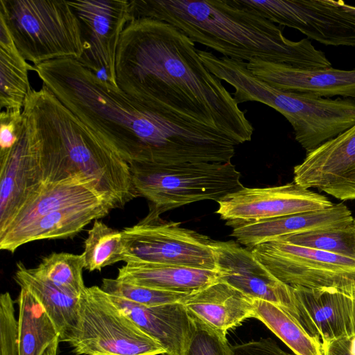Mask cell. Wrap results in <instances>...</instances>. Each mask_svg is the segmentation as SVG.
I'll list each match as a JSON object with an SVG mask.
<instances>
[{
  "mask_svg": "<svg viewBox=\"0 0 355 355\" xmlns=\"http://www.w3.org/2000/svg\"><path fill=\"white\" fill-rule=\"evenodd\" d=\"M351 211L343 203L315 211L234 225L231 236L250 248L277 239L315 230L336 228L353 223Z\"/></svg>",
  "mask_w": 355,
  "mask_h": 355,
  "instance_id": "cell-21",
  "label": "cell"
},
{
  "mask_svg": "<svg viewBox=\"0 0 355 355\" xmlns=\"http://www.w3.org/2000/svg\"><path fill=\"white\" fill-rule=\"evenodd\" d=\"M108 295L122 312L163 347L164 355H184L196 324L182 302L145 306Z\"/></svg>",
  "mask_w": 355,
  "mask_h": 355,
  "instance_id": "cell-19",
  "label": "cell"
},
{
  "mask_svg": "<svg viewBox=\"0 0 355 355\" xmlns=\"http://www.w3.org/2000/svg\"><path fill=\"white\" fill-rule=\"evenodd\" d=\"M279 280L291 286L334 287L354 293L355 259L275 240L250 250Z\"/></svg>",
  "mask_w": 355,
  "mask_h": 355,
  "instance_id": "cell-10",
  "label": "cell"
},
{
  "mask_svg": "<svg viewBox=\"0 0 355 355\" xmlns=\"http://www.w3.org/2000/svg\"><path fill=\"white\" fill-rule=\"evenodd\" d=\"M201 60L212 74L234 88L232 96L238 104L256 101L282 114L306 154L355 124L354 100L277 89L255 76L246 62L218 57L209 51L202 53Z\"/></svg>",
  "mask_w": 355,
  "mask_h": 355,
  "instance_id": "cell-4",
  "label": "cell"
},
{
  "mask_svg": "<svg viewBox=\"0 0 355 355\" xmlns=\"http://www.w3.org/2000/svg\"><path fill=\"white\" fill-rule=\"evenodd\" d=\"M124 247L121 232L95 220L85 241L83 256L85 269L92 272L123 261Z\"/></svg>",
  "mask_w": 355,
  "mask_h": 355,
  "instance_id": "cell-30",
  "label": "cell"
},
{
  "mask_svg": "<svg viewBox=\"0 0 355 355\" xmlns=\"http://www.w3.org/2000/svg\"><path fill=\"white\" fill-rule=\"evenodd\" d=\"M0 355H19L17 320L8 292L0 296Z\"/></svg>",
  "mask_w": 355,
  "mask_h": 355,
  "instance_id": "cell-34",
  "label": "cell"
},
{
  "mask_svg": "<svg viewBox=\"0 0 355 355\" xmlns=\"http://www.w3.org/2000/svg\"><path fill=\"white\" fill-rule=\"evenodd\" d=\"M17 320L19 355H44L60 334L42 304L25 287H20Z\"/></svg>",
  "mask_w": 355,
  "mask_h": 355,
  "instance_id": "cell-27",
  "label": "cell"
},
{
  "mask_svg": "<svg viewBox=\"0 0 355 355\" xmlns=\"http://www.w3.org/2000/svg\"><path fill=\"white\" fill-rule=\"evenodd\" d=\"M117 279L150 288L191 294L220 280L216 270L129 261L119 268Z\"/></svg>",
  "mask_w": 355,
  "mask_h": 355,
  "instance_id": "cell-24",
  "label": "cell"
},
{
  "mask_svg": "<svg viewBox=\"0 0 355 355\" xmlns=\"http://www.w3.org/2000/svg\"><path fill=\"white\" fill-rule=\"evenodd\" d=\"M247 67L255 76L279 89L322 98L340 96L355 98V69H302L260 59L247 62Z\"/></svg>",
  "mask_w": 355,
  "mask_h": 355,
  "instance_id": "cell-18",
  "label": "cell"
},
{
  "mask_svg": "<svg viewBox=\"0 0 355 355\" xmlns=\"http://www.w3.org/2000/svg\"><path fill=\"white\" fill-rule=\"evenodd\" d=\"M195 324L193 335L184 355H234L225 334L197 322Z\"/></svg>",
  "mask_w": 355,
  "mask_h": 355,
  "instance_id": "cell-33",
  "label": "cell"
},
{
  "mask_svg": "<svg viewBox=\"0 0 355 355\" xmlns=\"http://www.w3.org/2000/svg\"><path fill=\"white\" fill-rule=\"evenodd\" d=\"M117 200L105 192L99 184L83 173L70 175L49 183L40 193L26 204L12 219L0 237L15 232L35 220L67 207Z\"/></svg>",
  "mask_w": 355,
  "mask_h": 355,
  "instance_id": "cell-20",
  "label": "cell"
},
{
  "mask_svg": "<svg viewBox=\"0 0 355 355\" xmlns=\"http://www.w3.org/2000/svg\"><path fill=\"white\" fill-rule=\"evenodd\" d=\"M78 355H158L163 347L143 331L101 287H86L79 297L78 318L67 336Z\"/></svg>",
  "mask_w": 355,
  "mask_h": 355,
  "instance_id": "cell-8",
  "label": "cell"
},
{
  "mask_svg": "<svg viewBox=\"0 0 355 355\" xmlns=\"http://www.w3.org/2000/svg\"><path fill=\"white\" fill-rule=\"evenodd\" d=\"M60 339H56L47 349L44 355H58V344Z\"/></svg>",
  "mask_w": 355,
  "mask_h": 355,
  "instance_id": "cell-38",
  "label": "cell"
},
{
  "mask_svg": "<svg viewBox=\"0 0 355 355\" xmlns=\"http://www.w3.org/2000/svg\"><path fill=\"white\" fill-rule=\"evenodd\" d=\"M134 188L162 214L192 202H218L242 189L241 173L227 163L129 164Z\"/></svg>",
  "mask_w": 355,
  "mask_h": 355,
  "instance_id": "cell-7",
  "label": "cell"
},
{
  "mask_svg": "<svg viewBox=\"0 0 355 355\" xmlns=\"http://www.w3.org/2000/svg\"><path fill=\"white\" fill-rule=\"evenodd\" d=\"M339 4L345 9L348 12H350L353 14H355V6H350V5H348L347 3H345L344 1H338Z\"/></svg>",
  "mask_w": 355,
  "mask_h": 355,
  "instance_id": "cell-39",
  "label": "cell"
},
{
  "mask_svg": "<svg viewBox=\"0 0 355 355\" xmlns=\"http://www.w3.org/2000/svg\"><path fill=\"white\" fill-rule=\"evenodd\" d=\"M294 182L333 197L355 199V124L306 154L294 167Z\"/></svg>",
  "mask_w": 355,
  "mask_h": 355,
  "instance_id": "cell-16",
  "label": "cell"
},
{
  "mask_svg": "<svg viewBox=\"0 0 355 355\" xmlns=\"http://www.w3.org/2000/svg\"><path fill=\"white\" fill-rule=\"evenodd\" d=\"M218 203L216 212L229 226L323 209L334 205L324 196L294 181L266 188L243 187Z\"/></svg>",
  "mask_w": 355,
  "mask_h": 355,
  "instance_id": "cell-14",
  "label": "cell"
},
{
  "mask_svg": "<svg viewBox=\"0 0 355 355\" xmlns=\"http://www.w3.org/2000/svg\"><path fill=\"white\" fill-rule=\"evenodd\" d=\"M195 43L172 25L141 18L125 27L117 48L118 87L149 107L164 106L227 134L252 139V124L222 80L205 67Z\"/></svg>",
  "mask_w": 355,
  "mask_h": 355,
  "instance_id": "cell-1",
  "label": "cell"
},
{
  "mask_svg": "<svg viewBox=\"0 0 355 355\" xmlns=\"http://www.w3.org/2000/svg\"><path fill=\"white\" fill-rule=\"evenodd\" d=\"M274 24L327 46L355 47V14L334 0H241Z\"/></svg>",
  "mask_w": 355,
  "mask_h": 355,
  "instance_id": "cell-11",
  "label": "cell"
},
{
  "mask_svg": "<svg viewBox=\"0 0 355 355\" xmlns=\"http://www.w3.org/2000/svg\"><path fill=\"white\" fill-rule=\"evenodd\" d=\"M220 280L254 300L277 304L301 324L292 286L275 277L253 254L233 241L212 243Z\"/></svg>",
  "mask_w": 355,
  "mask_h": 355,
  "instance_id": "cell-15",
  "label": "cell"
},
{
  "mask_svg": "<svg viewBox=\"0 0 355 355\" xmlns=\"http://www.w3.org/2000/svg\"><path fill=\"white\" fill-rule=\"evenodd\" d=\"M234 355H295L283 350L270 338L232 346Z\"/></svg>",
  "mask_w": 355,
  "mask_h": 355,
  "instance_id": "cell-36",
  "label": "cell"
},
{
  "mask_svg": "<svg viewBox=\"0 0 355 355\" xmlns=\"http://www.w3.org/2000/svg\"><path fill=\"white\" fill-rule=\"evenodd\" d=\"M130 21L148 18L169 24L194 43L223 56L253 59L302 69L331 67L308 39L292 41L277 24L241 0H129Z\"/></svg>",
  "mask_w": 355,
  "mask_h": 355,
  "instance_id": "cell-3",
  "label": "cell"
},
{
  "mask_svg": "<svg viewBox=\"0 0 355 355\" xmlns=\"http://www.w3.org/2000/svg\"><path fill=\"white\" fill-rule=\"evenodd\" d=\"M354 298H355V289H354Z\"/></svg>",
  "mask_w": 355,
  "mask_h": 355,
  "instance_id": "cell-41",
  "label": "cell"
},
{
  "mask_svg": "<svg viewBox=\"0 0 355 355\" xmlns=\"http://www.w3.org/2000/svg\"><path fill=\"white\" fill-rule=\"evenodd\" d=\"M83 268L85 260L82 254L53 252L44 257L33 270L67 293L79 297L86 288Z\"/></svg>",
  "mask_w": 355,
  "mask_h": 355,
  "instance_id": "cell-29",
  "label": "cell"
},
{
  "mask_svg": "<svg viewBox=\"0 0 355 355\" xmlns=\"http://www.w3.org/2000/svg\"><path fill=\"white\" fill-rule=\"evenodd\" d=\"M0 17L19 53L34 66L82 56L80 24L67 1L0 0Z\"/></svg>",
  "mask_w": 355,
  "mask_h": 355,
  "instance_id": "cell-6",
  "label": "cell"
},
{
  "mask_svg": "<svg viewBox=\"0 0 355 355\" xmlns=\"http://www.w3.org/2000/svg\"><path fill=\"white\" fill-rule=\"evenodd\" d=\"M182 303L193 322L225 334L253 318L254 309V299L220 280L187 295Z\"/></svg>",
  "mask_w": 355,
  "mask_h": 355,
  "instance_id": "cell-22",
  "label": "cell"
},
{
  "mask_svg": "<svg viewBox=\"0 0 355 355\" xmlns=\"http://www.w3.org/2000/svg\"><path fill=\"white\" fill-rule=\"evenodd\" d=\"M80 24L83 44L78 60L118 87L115 64L121 34L130 21L129 0L67 1Z\"/></svg>",
  "mask_w": 355,
  "mask_h": 355,
  "instance_id": "cell-12",
  "label": "cell"
},
{
  "mask_svg": "<svg viewBox=\"0 0 355 355\" xmlns=\"http://www.w3.org/2000/svg\"><path fill=\"white\" fill-rule=\"evenodd\" d=\"M321 342L324 355H355V336Z\"/></svg>",
  "mask_w": 355,
  "mask_h": 355,
  "instance_id": "cell-37",
  "label": "cell"
},
{
  "mask_svg": "<svg viewBox=\"0 0 355 355\" xmlns=\"http://www.w3.org/2000/svg\"><path fill=\"white\" fill-rule=\"evenodd\" d=\"M254 315L295 355H324L320 339L311 336L299 321L282 306L254 300Z\"/></svg>",
  "mask_w": 355,
  "mask_h": 355,
  "instance_id": "cell-28",
  "label": "cell"
},
{
  "mask_svg": "<svg viewBox=\"0 0 355 355\" xmlns=\"http://www.w3.org/2000/svg\"><path fill=\"white\" fill-rule=\"evenodd\" d=\"M353 225H354V227H355V218H354V220H353Z\"/></svg>",
  "mask_w": 355,
  "mask_h": 355,
  "instance_id": "cell-40",
  "label": "cell"
},
{
  "mask_svg": "<svg viewBox=\"0 0 355 355\" xmlns=\"http://www.w3.org/2000/svg\"><path fill=\"white\" fill-rule=\"evenodd\" d=\"M35 71L18 51L3 19L0 17V107L22 110L31 92L28 71Z\"/></svg>",
  "mask_w": 355,
  "mask_h": 355,
  "instance_id": "cell-26",
  "label": "cell"
},
{
  "mask_svg": "<svg viewBox=\"0 0 355 355\" xmlns=\"http://www.w3.org/2000/svg\"><path fill=\"white\" fill-rule=\"evenodd\" d=\"M60 180L44 160L24 121L15 145L0 151V232L44 187Z\"/></svg>",
  "mask_w": 355,
  "mask_h": 355,
  "instance_id": "cell-13",
  "label": "cell"
},
{
  "mask_svg": "<svg viewBox=\"0 0 355 355\" xmlns=\"http://www.w3.org/2000/svg\"><path fill=\"white\" fill-rule=\"evenodd\" d=\"M118 206L113 202L67 207L46 214L24 228L0 237V248L14 252L21 245L42 239H66Z\"/></svg>",
  "mask_w": 355,
  "mask_h": 355,
  "instance_id": "cell-23",
  "label": "cell"
},
{
  "mask_svg": "<svg viewBox=\"0 0 355 355\" xmlns=\"http://www.w3.org/2000/svg\"><path fill=\"white\" fill-rule=\"evenodd\" d=\"M25 104L41 119L56 139L73 173L96 181L122 208L139 195L129 164L55 96L42 85L32 89Z\"/></svg>",
  "mask_w": 355,
  "mask_h": 355,
  "instance_id": "cell-5",
  "label": "cell"
},
{
  "mask_svg": "<svg viewBox=\"0 0 355 355\" xmlns=\"http://www.w3.org/2000/svg\"><path fill=\"white\" fill-rule=\"evenodd\" d=\"M101 288L107 293L145 306L182 302L189 294L141 286L116 279H103Z\"/></svg>",
  "mask_w": 355,
  "mask_h": 355,
  "instance_id": "cell-32",
  "label": "cell"
},
{
  "mask_svg": "<svg viewBox=\"0 0 355 355\" xmlns=\"http://www.w3.org/2000/svg\"><path fill=\"white\" fill-rule=\"evenodd\" d=\"M153 207L137 224L121 231L123 261H140L216 270L209 236L166 221Z\"/></svg>",
  "mask_w": 355,
  "mask_h": 355,
  "instance_id": "cell-9",
  "label": "cell"
},
{
  "mask_svg": "<svg viewBox=\"0 0 355 355\" xmlns=\"http://www.w3.org/2000/svg\"><path fill=\"white\" fill-rule=\"evenodd\" d=\"M17 267L16 282L20 287L28 288L40 302L55 324L60 341L64 342L77 322L79 297L67 293L21 263Z\"/></svg>",
  "mask_w": 355,
  "mask_h": 355,
  "instance_id": "cell-25",
  "label": "cell"
},
{
  "mask_svg": "<svg viewBox=\"0 0 355 355\" xmlns=\"http://www.w3.org/2000/svg\"><path fill=\"white\" fill-rule=\"evenodd\" d=\"M276 240L355 259V227L353 223L341 227L293 234Z\"/></svg>",
  "mask_w": 355,
  "mask_h": 355,
  "instance_id": "cell-31",
  "label": "cell"
},
{
  "mask_svg": "<svg viewBox=\"0 0 355 355\" xmlns=\"http://www.w3.org/2000/svg\"><path fill=\"white\" fill-rule=\"evenodd\" d=\"M301 324L321 341L355 336V298L334 287H293Z\"/></svg>",
  "mask_w": 355,
  "mask_h": 355,
  "instance_id": "cell-17",
  "label": "cell"
},
{
  "mask_svg": "<svg viewBox=\"0 0 355 355\" xmlns=\"http://www.w3.org/2000/svg\"><path fill=\"white\" fill-rule=\"evenodd\" d=\"M24 127L22 110H1L0 114V151L12 148Z\"/></svg>",
  "mask_w": 355,
  "mask_h": 355,
  "instance_id": "cell-35",
  "label": "cell"
},
{
  "mask_svg": "<svg viewBox=\"0 0 355 355\" xmlns=\"http://www.w3.org/2000/svg\"><path fill=\"white\" fill-rule=\"evenodd\" d=\"M35 67L42 85L128 164L196 163L205 155L211 130L200 120L144 106L76 60Z\"/></svg>",
  "mask_w": 355,
  "mask_h": 355,
  "instance_id": "cell-2",
  "label": "cell"
}]
</instances>
